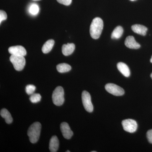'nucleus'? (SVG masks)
I'll use <instances>...</instances> for the list:
<instances>
[{"instance_id":"17","label":"nucleus","mask_w":152,"mask_h":152,"mask_svg":"<svg viewBox=\"0 0 152 152\" xmlns=\"http://www.w3.org/2000/svg\"><path fill=\"white\" fill-rule=\"evenodd\" d=\"M124 33L123 28L121 26H118L115 28L111 35V38L114 39H117L121 38Z\"/></svg>"},{"instance_id":"7","label":"nucleus","mask_w":152,"mask_h":152,"mask_svg":"<svg viewBox=\"0 0 152 152\" xmlns=\"http://www.w3.org/2000/svg\"><path fill=\"white\" fill-rule=\"evenodd\" d=\"M105 88L108 92L114 96H121L124 94V89L114 84H107L105 86Z\"/></svg>"},{"instance_id":"24","label":"nucleus","mask_w":152,"mask_h":152,"mask_svg":"<svg viewBox=\"0 0 152 152\" xmlns=\"http://www.w3.org/2000/svg\"><path fill=\"white\" fill-rule=\"evenodd\" d=\"M147 137L150 143L152 144V129L148 131L147 133Z\"/></svg>"},{"instance_id":"2","label":"nucleus","mask_w":152,"mask_h":152,"mask_svg":"<svg viewBox=\"0 0 152 152\" xmlns=\"http://www.w3.org/2000/svg\"><path fill=\"white\" fill-rule=\"evenodd\" d=\"M42 126L40 123L35 122L30 126L28 131L30 142L32 143H35L39 138Z\"/></svg>"},{"instance_id":"25","label":"nucleus","mask_w":152,"mask_h":152,"mask_svg":"<svg viewBox=\"0 0 152 152\" xmlns=\"http://www.w3.org/2000/svg\"><path fill=\"white\" fill-rule=\"evenodd\" d=\"M150 61H151V63H152V56L151 58V60H150Z\"/></svg>"},{"instance_id":"5","label":"nucleus","mask_w":152,"mask_h":152,"mask_svg":"<svg viewBox=\"0 0 152 152\" xmlns=\"http://www.w3.org/2000/svg\"><path fill=\"white\" fill-rule=\"evenodd\" d=\"M82 99L85 110L89 113H92L94 110V107L89 93L87 91H83L82 94Z\"/></svg>"},{"instance_id":"9","label":"nucleus","mask_w":152,"mask_h":152,"mask_svg":"<svg viewBox=\"0 0 152 152\" xmlns=\"http://www.w3.org/2000/svg\"><path fill=\"white\" fill-rule=\"evenodd\" d=\"M9 53L11 55L25 56L26 55L27 52L23 47L20 45L10 47L8 49Z\"/></svg>"},{"instance_id":"10","label":"nucleus","mask_w":152,"mask_h":152,"mask_svg":"<svg viewBox=\"0 0 152 152\" xmlns=\"http://www.w3.org/2000/svg\"><path fill=\"white\" fill-rule=\"evenodd\" d=\"M125 45L129 48L132 49H139L141 47L140 45L136 42L133 36H129L126 38Z\"/></svg>"},{"instance_id":"12","label":"nucleus","mask_w":152,"mask_h":152,"mask_svg":"<svg viewBox=\"0 0 152 152\" xmlns=\"http://www.w3.org/2000/svg\"><path fill=\"white\" fill-rule=\"evenodd\" d=\"M132 29L134 32L143 36L146 35L148 30L146 27L139 24L133 25L132 26Z\"/></svg>"},{"instance_id":"4","label":"nucleus","mask_w":152,"mask_h":152,"mask_svg":"<svg viewBox=\"0 0 152 152\" xmlns=\"http://www.w3.org/2000/svg\"><path fill=\"white\" fill-rule=\"evenodd\" d=\"M10 59L16 70L21 71L23 69L26 63L24 56L12 55Z\"/></svg>"},{"instance_id":"29","label":"nucleus","mask_w":152,"mask_h":152,"mask_svg":"<svg viewBox=\"0 0 152 152\" xmlns=\"http://www.w3.org/2000/svg\"><path fill=\"white\" fill-rule=\"evenodd\" d=\"M130 1H135V0H130Z\"/></svg>"},{"instance_id":"28","label":"nucleus","mask_w":152,"mask_h":152,"mask_svg":"<svg viewBox=\"0 0 152 152\" xmlns=\"http://www.w3.org/2000/svg\"><path fill=\"white\" fill-rule=\"evenodd\" d=\"M70 151H66V152H70Z\"/></svg>"},{"instance_id":"15","label":"nucleus","mask_w":152,"mask_h":152,"mask_svg":"<svg viewBox=\"0 0 152 152\" xmlns=\"http://www.w3.org/2000/svg\"><path fill=\"white\" fill-rule=\"evenodd\" d=\"M55 44V41L53 39L47 41L42 48V51L45 54H47L51 50Z\"/></svg>"},{"instance_id":"6","label":"nucleus","mask_w":152,"mask_h":152,"mask_svg":"<svg viewBox=\"0 0 152 152\" xmlns=\"http://www.w3.org/2000/svg\"><path fill=\"white\" fill-rule=\"evenodd\" d=\"M123 129L128 132H135L137 129V123L135 120L128 119L124 120L122 122Z\"/></svg>"},{"instance_id":"30","label":"nucleus","mask_w":152,"mask_h":152,"mask_svg":"<svg viewBox=\"0 0 152 152\" xmlns=\"http://www.w3.org/2000/svg\"><path fill=\"white\" fill-rule=\"evenodd\" d=\"M91 152H96V151H91Z\"/></svg>"},{"instance_id":"27","label":"nucleus","mask_w":152,"mask_h":152,"mask_svg":"<svg viewBox=\"0 0 152 152\" xmlns=\"http://www.w3.org/2000/svg\"><path fill=\"white\" fill-rule=\"evenodd\" d=\"M33 1H40V0H33Z\"/></svg>"},{"instance_id":"26","label":"nucleus","mask_w":152,"mask_h":152,"mask_svg":"<svg viewBox=\"0 0 152 152\" xmlns=\"http://www.w3.org/2000/svg\"><path fill=\"white\" fill-rule=\"evenodd\" d=\"M151 78L152 79V73L151 74Z\"/></svg>"},{"instance_id":"23","label":"nucleus","mask_w":152,"mask_h":152,"mask_svg":"<svg viewBox=\"0 0 152 152\" xmlns=\"http://www.w3.org/2000/svg\"><path fill=\"white\" fill-rule=\"evenodd\" d=\"M58 2L64 5L69 6L72 2V0H57Z\"/></svg>"},{"instance_id":"8","label":"nucleus","mask_w":152,"mask_h":152,"mask_svg":"<svg viewBox=\"0 0 152 152\" xmlns=\"http://www.w3.org/2000/svg\"><path fill=\"white\" fill-rule=\"evenodd\" d=\"M61 132L65 138L67 140L70 139L73 135V132L67 123H61L60 126Z\"/></svg>"},{"instance_id":"14","label":"nucleus","mask_w":152,"mask_h":152,"mask_svg":"<svg viewBox=\"0 0 152 152\" xmlns=\"http://www.w3.org/2000/svg\"><path fill=\"white\" fill-rule=\"evenodd\" d=\"M117 68L118 70L121 72V73L125 77H128L130 75V71L129 69L125 63L123 62L118 63L117 64Z\"/></svg>"},{"instance_id":"13","label":"nucleus","mask_w":152,"mask_h":152,"mask_svg":"<svg viewBox=\"0 0 152 152\" xmlns=\"http://www.w3.org/2000/svg\"><path fill=\"white\" fill-rule=\"evenodd\" d=\"M75 48V46L73 43L65 44L62 48V53L65 56H69L73 53Z\"/></svg>"},{"instance_id":"22","label":"nucleus","mask_w":152,"mask_h":152,"mask_svg":"<svg viewBox=\"0 0 152 152\" xmlns=\"http://www.w3.org/2000/svg\"><path fill=\"white\" fill-rule=\"evenodd\" d=\"M7 15L5 12L3 10L0 11V23H1L3 21L7 20Z\"/></svg>"},{"instance_id":"11","label":"nucleus","mask_w":152,"mask_h":152,"mask_svg":"<svg viewBox=\"0 0 152 152\" xmlns=\"http://www.w3.org/2000/svg\"><path fill=\"white\" fill-rule=\"evenodd\" d=\"M59 142L56 136H53L50 140L49 143V149L51 152H56L58 149Z\"/></svg>"},{"instance_id":"16","label":"nucleus","mask_w":152,"mask_h":152,"mask_svg":"<svg viewBox=\"0 0 152 152\" xmlns=\"http://www.w3.org/2000/svg\"><path fill=\"white\" fill-rule=\"evenodd\" d=\"M1 116L5 120L7 124H10L12 122L13 119L10 112L6 109H3L1 110Z\"/></svg>"},{"instance_id":"20","label":"nucleus","mask_w":152,"mask_h":152,"mask_svg":"<svg viewBox=\"0 0 152 152\" xmlns=\"http://www.w3.org/2000/svg\"><path fill=\"white\" fill-rule=\"evenodd\" d=\"M39 11V6L36 4H33L30 6L29 11V12L32 15H35L38 14Z\"/></svg>"},{"instance_id":"1","label":"nucleus","mask_w":152,"mask_h":152,"mask_svg":"<svg viewBox=\"0 0 152 152\" xmlns=\"http://www.w3.org/2000/svg\"><path fill=\"white\" fill-rule=\"evenodd\" d=\"M104 27L102 20L99 18H95L90 26V33L93 39H97L100 37Z\"/></svg>"},{"instance_id":"18","label":"nucleus","mask_w":152,"mask_h":152,"mask_svg":"<svg viewBox=\"0 0 152 152\" xmlns=\"http://www.w3.org/2000/svg\"><path fill=\"white\" fill-rule=\"evenodd\" d=\"M57 70L59 72L61 73L67 72L71 70L72 67L66 63L60 64L57 66Z\"/></svg>"},{"instance_id":"3","label":"nucleus","mask_w":152,"mask_h":152,"mask_svg":"<svg viewBox=\"0 0 152 152\" xmlns=\"http://www.w3.org/2000/svg\"><path fill=\"white\" fill-rule=\"evenodd\" d=\"M64 92L62 87H57L52 94V99L53 103L56 105L61 106L64 102Z\"/></svg>"},{"instance_id":"19","label":"nucleus","mask_w":152,"mask_h":152,"mask_svg":"<svg viewBox=\"0 0 152 152\" xmlns=\"http://www.w3.org/2000/svg\"><path fill=\"white\" fill-rule=\"evenodd\" d=\"M41 96L39 94H33L31 95L30 97V100L33 103H37L40 101Z\"/></svg>"},{"instance_id":"21","label":"nucleus","mask_w":152,"mask_h":152,"mask_svg":"<svg viewBox=\"0 0 152 152\" xmlns=\"http://www.w3.org/2000/svg\"><path fill=\"white\" fill-rule=\"evenodd\" d=\"M36 88V87L34 85H28L26 88V92L28 95H32L34 92Z\"/></svg>"}]
</instances>
